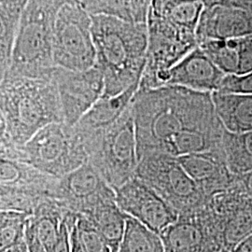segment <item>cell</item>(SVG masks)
<instances>
[{"label":"cell","mask_w":252,"mask_h":252,"mask_svg":"<svg viewBox=\"0 0 252 252\" xmlns=\"http://www.w3.org/2000/svg\"><path fill=\"white\" fill-rule=\"evenodd\" d=\"M252 35V13L222 5L205 6L195 30L197 45Z\"/></svg>","instance_id":"9a60e30c"},{"label":"cell","mask_w":252,"mask_h":252,"mask_svg":"<svg viewBox=\"0 0 252 252\" xmlns=\"http://www.w3.org/2000/svg\"><path fill=\"white\" fill-rule=\"evenodd\" d=\"M216 92L222 94H252V72L245 75H226Z\"/></svg>","instance_id":"f1b7e54d"},{"label":"cell","mask_w":252,"mask_h":252,"mask_svg":"<svg viewBox=\"0 0 252 252\" xmlns=\"http://www.w3.org/2000/svg\"><path fill=\"white\" fill-rule=\"evenodd\" d=\"M177 160L208 199L217 188L221 173L220 158L217 151L191 153L178 157Z\"/></svg>","instance_id":"44dd1931"},{"label":"cell","mask_w":252,"mask_h":252,"mask_svg":"<svg viewBox=\"0 0 252 252\" xmlns=\"http://www.w3.org/2000/svg\"><path fill=\"white\" fill-rule=\"evenodd\" d=\"M93 20L80 2L67 3L60 9L55 23L54 61L55 66L84 71L96 63Z\"/></svg>","instance_id":"9c48e42d"},{"label":"cell","mask_w":252,"mask_h":252,"mask_svg":"<svg viewBox=\"0 0 252 252\" xmlns=\"http://www.w3.org/2000/svg\"><path fill=\"white\" fill-rule=\"evenodd\" d=\"M233 252H252V234L237 244L234 247Z\"/></svg>","instance_id":"4dcf8cb0"},{"label":"cell","mask_w":252,"mask_h":252,"mask_svg":"<svg viewBox=\"0 0 252 252\" xmlns=\"http://www.w3.org/2000/svg\"><path fill=\"white\" fill-rule=\"evenodd\" d=\"M82 217L86 218L107 240L112 252H120L126 229L127 215L113 196L102 200Z\"/></svg>","instance_id":"d6986e66"},{"label":"cell","mask_w":252,"mask_h":252,"mask_svg":"<svg viewBox=\"0 0 252 252\" xmlns=\"http://www.w3.org/2000/svg\"><path fill=\"white\" fill-rule=\"evenodd\" d=\"M0 81V149L24 146L40 129L63 123L54 76Z\"/></svg>","instance_id":"7a4b0ae2"},{"label":"cell","mask_w":252,"mask_h":252,"mask_svg":"<svg viewBox=\"0 0 252 252\" xmlns=\"http://www.w3.org/2000/svg\"><path fill=\"white\" fill-rule=\"evenodd\" d=\"M204 6L222 5L252 13V0H204Z\"/></svg>","instance_id":"f546056e"},{"label":"cell","mask_w":252,"mask_h":252,"mask_svg":"<svg viewBox=\"0 0 252 252\" xmlns=\"http://www.w3.org/2000/svg\"><path fill=\"white\" fill-rule=\"evenodd\" d=\"M79 0H30L20 21L8 70L0 77L48 78L54 76L56 19L67 3Z\"/></svg>","instance_id":"277c9868"},{"label":"cell","mask_w":252,"mask_h":252,"mask_svg":"<svg viewBox=\"0 0 252 252\" xmlns=\"http://www.w3.org/2000/svg\"><path fill=\"white\" fill-rule=\"evenodd\" d=\"M76 222H74L71 229V245H72V252H84L82 248H81V243L79 241V237L77 234V229H76Z\"/></svg>","instance_id":"1f68e13d"},{"label":"cell","mask_w":252,"mask_h":252,"mask_svg":"<svg viewBox=\"0 0 252 252\" xmlns=\"http://www.w3.org/2000/svg\"><path fill=\"white\" fill-rule=\"evenodd\" d=\"M198 47L225 75H245L252 72V35L206 40Z\"/></svg>","instance_id":"e0dca14e"},{"label":"cell","mask_w":252,"mask_h":252,"mask_svg":"<svg viewBox=\"0 0 252 252\" xmlns=\"http://www.w3.org/2000/svg\"><path fill=\"white\" fill-rule=\"evenodd\" d=\"M226 75L198 46L163 73L159 87L172 85L189 90L213 93Z\"/></svg>","instance_id":"5bb4252c"},{"label":"cell","mask_w":252,"mask_h":252,"mask_svg":"<svg viewBox=\"0 0 252 252\" xmlns=\"http://www.w3.org/2000/svg\"><path fill=\"white\" fill-rule=\"evenodd\" d=\"M113 195L115 189L87 162L60 179L57 201L66 212L82 216L102 200Z\"/></svg>","instance_id":"4fadbf2b"},{"label":"cell","mask_w":252,"mask_h":252,"mask_svg":"<svg viewBox=\"0 0 252 252\" xmlns=\"http://www.w3.org/2000/svg\"><path fill=\"white\" fill-rule=\"evenodd\" d=\"M120 252H165L161 235L132 217L127 216L126 229Z\"/></svg>","instance_id":"603a6c76"},{"label":"cell","mask_w":252,"mask_h":252,"mask_svg":"<svg viewBox=\"0 0 252 252\" xmlns=\"http://www.w3.org/2000/svg\"><path fill=\"white\" fill-rule=\"evenodd\" d=\"M81 140L88 162L112 189L135 178L139 155L132 104L114 125Z\"/></svg>","instance_id":"5b68a950"},{"label":"cell","mask_w":252,"mask_h":252,"mask_svg":"<svg viewBox=\"0 0 252 252\" xmlns=\"http://www.w3.org/2000/svg\"><path fill=\"white\" fill-rule=\"evenodd\" d=\"M169 2L173 3H179V2H199V1H204V0H167Z\"/></svg>","instance_id":"e575fe53"},{"label":"cell","mask_w":252,"mask_h":252,"mask_svg":"<svg viewBox=\"0 0 252 252\" xmlns=\"http://www.w3.org/2000/svg\"><path fill=\"white\" fill-rule=\"evenodd\" d=\"M147 63L139 88L159 87L162 74L197 47L195 34L175 26L150 9L148 22Z\"/></svg>","instance_id":"30bf717a"},{"label":"cell","mask_w":252,"mask_h":252,"mask_svg":"<svg viewBox=\"0 0 252 252\" xmlns=\"http://www.w3.org/2000/svg\"><path fill=\"white\" fill-rule=\"evenodd\" d=\"M0 252H31L29 250V247L27 243V240H24L20 243L16 244L12 247H9L8 249Z\"/></svg>","instance_id":"d6a6232c"},{"label":"cell","mask_w":252,"mask_h":252,"mask_svg":"<svg viewBox=\"0 0 252 252\" xmlns=\"http://www.w3.org/2000/svg\"><path fill=\"white\" fill-rule=\"evenodd\" d=\"M139 160L161 153L172 138L182 132L220 130L212 93L180 86H161L136 92L132 102Z\"/></svg>","instance_id":"6da1fadb"},{"label":"cell","mask_w":252,"mask_h":252,"mask_svg":"<svg viewBox=\"0 0 252 252\" xmlns=\"http://www.w3.org/2000/svg\"><path fill=\"white\" fill-rule=\"evenodd\" d=\"M252 234V211L240 210L227 223L224 240L227 246L234 247Z\"/></svg>","instance_id":"83f0119b"},{"label":"cell","mask_w":252,"mask_h":252,"mask_svg":"<svg viewBox=\"0 0 252 252\" xmlns=\"http://www.w3.org/2000/svg\"><path fill=\"white\" fill-rule=\"evenodd\" d=\"M54 78L61 101L63 123L69 126H75L90 110L105 90L104 75L97 65L84 71L56 66Z\"/></svg>","instance_id":"7c38bea8"},{"label":"cell","mask_w":252,"mask_h":252,"mask_svg":"<svg viewBox=\"0 0 252 252\" xmlns=\"http://www.w3.org/2000/svg\"><path fill=\"white\" fill-rule=\"evenodd\" d=\"M59 182L27 162L0 158V210L32 215L43 203L57 200Z\"/></svg>","instance_id":"ba28073f"},{"label":"cell","mask_w":252,"mask_h":252,"mask_svg":"<svg viewBox=\"0 0 252 252\" xmlns=\"http://www.w3.org/2000/svg\"><path fill=\"white\" fill-rule=\"evenodd\" d=\"M140 82L115 96H102L73 126L80 138L102 132L114 125L131 106Z\"/></svg>","instance_id":"2e32d148"},{"label":"cell","mask_w":252,"mask_h":252,"mask_svg":"<svg viewBox=\"0 0 252 252\" xmlns=\"http://www.w3.org/2000/svg\"><path fill=\"white\" fill-rule=\"evenodd\" d=\"M77 234L84 252H112L107 240L86 218L78 216Z\"/></svg>","instance_id":"4316f807"},{"label":"cell","mask_w":252,"mask_h":252,"mask_svg":"<svg viewBox=\"0 0 252 252\" xmlns=\"http://www.w3.org/2000/svg\"><path fill=\"white\" fill-rule=\"evenodd\" d=\"M217 116L223 129L232 134L252 131V94L212 93Z\"/></svg>","instance_id":"ac0fdd59"},{"label":"cell","mask_w":252,"mask_h":252,"mask_svg":"<svg viewBox=\"0 0 252 252\" xmlns=\"http://www.w3.org/2000/svg\"><path fill=\"white\" fill-rule=\"evenodd\" d=\"M92 16L105 15L132 22L130 0H79Z\"/></svg>","instance_id":"484cf974"},{"label":"cell","mask_w":252,"mask_h":252,"mask_svg":"<svg viewBox=\"0 0 252 252\" xmlns=\"http://www.w3.org/2000/svg\"><path fill=\"white\" fill-rule=\"evenodd\" d=\"M115 193L118 206L124 213L159 235L180 218L171 205L136 177L115 189Z\"/></svg>","instance_id":"8fae6325"},{"label":"cell","mask_w":252,"mask_h":252,"mask_svg":"<svg viewBox=\"0 0 252 252\" xmlns=\"http://www.w3.org/2000/svg\"><path fill=\"white\" fill-rule=\"evenodd\" d=\"M136 178L144 181L180 214H189L206 207L207 197L182 168L177 158L151 153L140 158Z\"/></svg>","instance_id":"52a82bcc"},{"label":"cell","mask_w":252,"mask_h":252,"mask_svg":"<svg viewBox=\"0 0 252 252\" xmlns=\"http://www.w3.org/2000/svg\"><path fill=\"white\" fill-rule=\"evenodd\" d=\"M92 20L95 65L105 81L102 96H115L141 81L147 63L148 27L105 15Z\"/></svg>","instance_id":"3957f363"},{"label":"cell","mask_w":252,"mask_h":252,"mask_svg":"<svg viewBox=\"0 0 252 252\" xmlns=\"http://www.w3.org/2000/svg\"><path fill=\"white\" fill-rule=\"evenodd\" d=\"M244 184L249 194L252 196V170L246 173V176L244 179Z\"/></svg>","instance_id":"836d02e7"},{"label":"cell","mask_w":252,"mask_h":252,"mask_svg":"<svg viewBox=\"0 0 252 252\" xmlns=\"http://www.w3.org/2000/svg\"><path fill=\"white\" fill-rule=\"evenodd\" d=\"M222 142L231 168L236 172L252 170V131L232 134L224 130Z\"/></svg>","instance_id":"cb8c5ba5"},{"label":"cell","mask_w":252,"mask_h":252,"mask_svg":"<svg viewBox=\"0 0 252 252\" xmlns=\"http://www.w3.org/2000/svg\"><path fill=\"white\" fill-rule=\"evenodd\" d=\"M0 158L27 162L60 179L88 162L80 136L64 123L40 129L24 146L0 149Z\"/></svg>","instance_id":"8992f818"},{"label":"cell","mask_w":252,"mask_h":252,"mask_svg":"<svg viewBox=\"0 0 252 252\" xmlns=\"http://www.w3.org/2000/svg\"><path fill=\"white\" fill-rule=\"evenodd\" d=\"M198 212L180 214L179 220L162 234L165 252H198L204 242V232Z\"/></svg>","instance_id":"ffe728a7"},{"label":"cell","mask_w":252,"mask_h":252,"mask_svg":"<svg viewBox=\"0 0 252 252\" xmlns=\"http://www.w3.org/2000/svg\"><path fill=\"white\" fill-rule=\"evenodd\" d=\"M30 214L15 210H0V251L26 240Z\"/></svg>","instance_id":"d4e9b609"},{"label":"cell","mask_w":252,"mask_h":252,"mask_svg":"<svg viewBox=\"0 0 252 252\" xmlns=\"http://www.w3.org/2000/svg\"><path fill=\"white\" fill-rule=\"evenodd\" d=\"M30 0H0V76L8 70L20 21Z\"/></svg>","instance_id":"7402d4cb"}]
</instances>
